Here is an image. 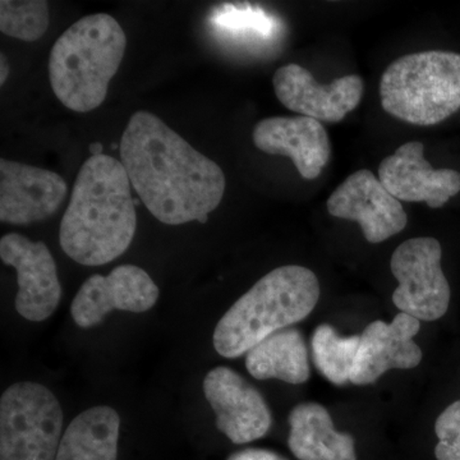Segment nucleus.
I'll list each match as a JSON object with an SVG mask.
<instances>
[{"label": "nucleus", "mask_w": 460, "mask_h": 460, "mask_svg": "<svg viewBox=\"0 0 460 460\" xmlns=\"http://www.w3.org/2000/svg\"><path fill=\"white\" fill-rule=\"evenodd\" d=\"M119 153L131 186L159 222L205 224L222 202L226 184L222 168L155 114L132 115Z\"/></svg>", "instance_id": "1"}, {"label": "nucleus", "mask_w": 460, "mask_h": 460, "mask_svg": "<svg viewBox=\"0 0 460 460\" xmlns=\"http://www.w3.org/2000/svg\"><path fill=\"white\" fill-rule=\"evenodd\" d=\"M136 228V201L122 163L104 154L90 156L60 223V247L81 265H105L128 250Z\"/></svg>", "instance_id": "2"}, {"label": "nucleus", "mask_w": 460, "mask_h": 460, "mask_svg": "<svg viewBox=\"0 0 460 460\" xmlns=\"http://www.w3.org/2000/svg\"><path fill=\"white\" fill-rule=\"evenodd\" d=\"M320 298L316 275L304 266L287 265L261 278L226 311L213 343L224 358H238L263 339L305 320Z\"/></svg>", "instance_id": "3"}, {"label": "nucleus", "mask_w": 460, "mask_h": 460, "mask_svg": "<svg viewBox=\"0 0 460 460\" xmlns=\"http://www.w3.org/2000/svg\"><path fill=\"white\" fill-rule=\"evenodd\" d=\"M126 48V33L115 18L105 13L81 18L51 49L49 80L54 95L69 111H95L107 98Z\"/></svg>", "instance_id": "4"}, {"label": "nucleus", "mask_w": 460, "mask_h": 460, "mask_svg": "<svg viewBox=\"0 0 460 460\" xmlns=\"http://www.w3.org/2000/svg\"><path fill=\"white\" fill-rule=\"evenodd\" d=\"M384 111L402 122L435 126L460 109V54L429 50L387 66L380 81Z\"/></svg>", "instance_id": "5"}, {"label": "nucleus", "mask_w": 460, "mask_h": 460, "mask_svg": "<svg viewBox=\"0 0 460 460\" xmlns=\"http://www.w3.org/2000/svg\"><path fill=\"white\" fill-rule=\"evenodd\" d=\"M63 411L38 383H17L0 399V460H56Z\"/></svg>", "instance_id": "6"}, {"label": "nucleus", "mask_w": 460, "mask_h": 460, "mask_svg": "<svg viewBox=\"0 0 460 460\" xmlns=\"http://www.w3.org/2000/svg\"><path fill=\"white\" fill-rule=\"evenodd\" d=\"M440 242L435 238L408 239L392 256V272L399 281L393 302L417 320L435 321L447 313L450 287L441 269Z\"/></svg>", "instance_id": "7"}, {"label": "nucleus", "mask_w": 460, "mask_h": 460, "mask_svg": "<svg viewBox=\"0 0 460 460\" xmlns=\"http://www.w3.org/2000/svg\"><path fill=\"white\" fill-rule=\"evenodd\" d=\"M0 257L17 272V313L33 323L49 319L62 298V286L47 244L9 233L0 239Z\"/></svg>", "instance_id": "8"}, {"label": "nucleus", "mask_w": 460, "mask_h": 460, "mask_svg": "<svg viewBox=\"0 0 460 460\" xmlns=\"http://www.w3.org/2000/svg\"><path fill=\"white\" fill-rule=\"evenodd\" d=\"M332 217L356 222L370 243H381L407 226L408 217L399 199L368 169L353 172L328 199Z\"/></svg>", "instance_id": "9"}, {"label": "nucleus", "mask_w": 460, "mask_h": 460, "mask_svg": "<svg viewBox=\"0 0 460 460\" xmlns=\"http://www.w3.org/2000/svg\"><path fill=\"white\" fill-rule=\"evenodd\" d=\"M159 299V288L144 269L120 265L108 277L95 274L84 281L71 305L75 325L83 329L99 325L111 311L142 314Z\"/></svg>", "instance_id": "10"}, {"label": "nucleus", "mask_w": 460, "mask_h": 460, "mask_svg": "<svg viewBox=\"0 0 460 460\" xmlns=\"http://www.w3.org/2000/svg\"><path fill=\"white\" fill-rule=\"evenodd\" d=\"M204 394L217 414V428L232 443H252L268 434L271 411L256 387L232 368L220 366L206 375Z\"/></svg>", "instance_id": "11"}, {"label": "nucleus", "mask_w": 460, "mask_h": 460, "mask_svg": "<svg viewBox=\"0 0 460 460\" xmlns=\"http://www.w3.org/2000/svg\"><path fill=\"white\" fill-rule=\"evenodd\" d=\"M275 95L284 107L319 122L338 123L361 102L365 84L349 75L334 83L321 84L304 66H281L272 77Z\"/></svg>", "instance_id": "12"}, {"label": "nucleus", "mask_w": 460, "mask_h": 460, "mask_svg": "<svg viewBox=\"0 0 460 460\" xmlns=\"http://www.w3.org/2000/svg\"><path fill=\"white\" fill-rule=\"evenodd\" d=\"M68 187L56 172L0 160V220L13 226L42 222L66 199Z\"/></svg>", "instance_id": "13"}, {"label": "nucleus", "mask_w": 460, "mask_h": 460, "mask_svg": "<svg viewBox=\"0 0 460 460\" xmlns=\"http://www.w3.org/2000/svg\"><path fill=\"white\" fill-rule=\"evenodd\" d=\"M422 142L402 145L378 166V180L399 201L426 202L431 208H443L460 192V172L435 169L425 159Z\"/></svg>", "instance_id": "14"}, {"label": "nucleus", "mask_w": 460, "mask_h": 460, "mask_svg": "<svg viewBox=\"0 0 460 460\" xmlns=\"http://www.w3.org/2000/svg\"><path fill=\"white\" fill-rule=\"evenodd\" d=\"M420 320L410 314H396L392 323L374 321L359 339L358 352L350 383L368 385L389 370H410L422 361V350L414 343Z\"/></svg>", "instance_id": "15"}, {"label": "nucleus", "mask_w": 460, "mask_h": 460, "mask_svg": "<svg viewBox=\"0 0 460 460\" xmlns=\"http://www.w3.org/2000/svg\"><path fill=\"white\" fill-rule=\"evenodd\" d=\"M252 141L262 153L290 157L301 177L308 181L319 177L332 157V144L323 123L304 115L260 120Z\"/></svg>", "instance_id": "16"}, {"label": "nucleus", "mask_w": 460, "mask_h": 460, "mask_svg": "<svg viewBox=\"0 0 460 460\" xmlns=\"http://www.w3.org/2000/svg\"><path fill=\"white\" fill-rule=\"evenodd\" d=\"M290 452L299 460H357L352 436L334 429L328 410L304 402L290 411Z\"/></svg>", "instance_id": "17"}, {"label": "nucleus", "mask_w": 460, "mask_h": 460, "mask_svg": "<svg viewBox=\"0 0 460 460\" xmlns=\"http://www.w3.org/2000/svg\"><path fill=\"white\" fill-rule=\"evenodd\" d=\"M119 429V414L113 408H90L69 423L56 460H118Z\"/></svg>", "instance_id": "18"}, {"label": "nucleus", "mask_w": 460, "mask_h": 460, "mask_svg": "<svg viewBox=\"0 0 460 460\" xmlns=\"http://www.w3.org/2000/svg\"><path fill=\"white\" fill-rule=\"evenodd\" d=\"M246 367L256 380L278 378L299 385L310 378L307 348L298 330H280L253 347L246 357Z\"/></svg>", "instance_id": "19"}, {"label": "nucleus", "mask_w": 460, "mask_h": 460, "mask_svg": "<svg viewBox=\"0 0 460 460\" xmlns=\"http://www.w3.org/2000/svg\"><path fill=\"white\" fill-rule=\"evenodd\" d=\"M361 337H339L328 323L317 326L313 335L314 361L321 374L335 385L350 381Z\"/></svg>", "instance_id": "20"}, {"label": "nucleus", "mask_w": 460, "mask_h": 460, "mask_svg": "<svg viewBox=\"0 0 460 460\" xmlns=\"http://www.w3.org/2000/svg\"><path fill=\"white\" fill-rule=\"evenodd\" d=\"M49 27V5L40 0L0 2V30L11 38L33 42L41 39Z\"/></svg>", "instance_id": "21"}, {"label": "nucleus", "mask_w": 460, "mask_h": 460, "mask_svg": "<svg viewBox=\"0 0 460 460\" xmlns=\"http://www.w3.org/2000/svg\"><path fill=\"white\" fill-rule=\"evenodd\" d=\"M438 443L435 447L438 460H460V401L453 402L435 423Z\"/></svg>", "instance_id": "22"}, {"label": "nucleus", "mask_w": 460, "mask_h": 460, "mask_svg": "<svg viewBox=\"0 0 460 460\" xmlns=\"http://www.w3.org/2000/svg\"><path fill=\"white\" fill-rule=\"evenodd\" d=\"M228 460H287L280 456L279 454L271 452V450L266 449H256V447H251V449L241 450L232 454Z\"/></svg>", "instance_id": "23"}, {"label": "nucleus", "mask_w": 460, "mask_h": 460, "mask_svg": "<svg viewBox=\"0 0 460 460\" xmlns=\"http://www.w3.org/2000/svg\"><path fill=\"white\" fill-rule=\"evenodd\" d=\"M9 69H11V66H9L7 58L2 54L0 56V84H4L5 81H7Z\"/></svg>", "instance_id": "24"}, {"label": "nucleus", "mask_w": 460, "mask_h": 460, "mask_svg": "<svg viewBox=\"0 0 460 460\" xmlns=\"http://www.w3.org/2000/svg\"><path fill=\"white\" fill-rule=\"evenodd\" d=\"M91 156H99L102 155V150H104V146L100 142H93V144H90L89 146Z\"/></svg>", "instance_id": "25"}, {"label": "nucleus", "mask_w": 460, "mask_h": 460, "mask_svg": "<svg viewBox=\"0 0 460 460\" xmlns=\"http://www.w3.org/2000/svg\"><path fill=\"white\" fill-rule=\"evenodd\" d=\"M111 147H113V148H117V147H118V146H117V144H113V145H111Z\"/></svg>", "instance_id": "26"}]
</instances>
